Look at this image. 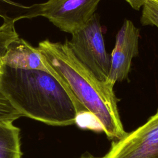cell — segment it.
Masks as SVG:
<instances>
[{
	"instance_id": "7a4b0ae2",
	"label": "cell",
	"mask_w": 158,
	"mask_h": 158,
	"mask_svg": "<svg viewBox=\"0 0 158 158\" xmlns=\"http://www.w3.org/2000/svg\"><path fill=\"white\" fill-rule=\"evenodd\" d=\"M0 88L23 117L53 126L76 123L78 112L74 102L49 72L2 65Z\"/></svg>"
},
{
	"instance_id": "6da1fadb",
	"label": "cell",
	"mask_w": 158,
	"mask_h": 158,
	"mask_svg": "<svg viewBox=\"0 0 158 158\" xmlns=\"http://www.w3.org/2000/svg\"><path fill=\"white\" fill-rule=\"evenodd\" d=\"M48 72L62 85L74 102L78 115L91 114L107 136L115 141L126 134L117 107L114 85L98 79L75 57L68 40L64 43L45 40L37 47Z\"/></svg>"
},
{
	"instance_id": "4fadbf2b",
	"label": "cell",
	"mask_w": 158,
	"mask_h": 158,
	"mask_svg": "<svg viewBox=\"0 0 158 158\" xmlns=\"http://www.w3.org/2000/svg\"><path fill=\"white\" fill-rule=\"evenodd\" d=\"M78 158H98V157H94V156L89 154V153H85L83 154H82L80 157Z\"/></svg>"
},
{
	"instance_id": "8992f818",
	"label": "cell",
	"mask_w": 158,
	"mask_h": 158,
	"mask_svg": "<svg viewBox=\"0 0 158 158\" xmlns=\"http://www.w3.org/2000/svg\"><path fill=\"white\" fill-rule=\"evenodd\" d=\"M102 158H158V109L143 125L112 142Z\"/></svg>"
},
{
	"instance_id": "30bf717a",
	"label": "cell",
	"mask_w": 158,
	"mask_h": 158,
	"mask_svg": "<svg viewBox=\"0 0 158 158\" xmlns=\"http://www.w3.org/2000/svg\"><path fill=\"white\" fill-rule=\"evenodd\" d=\"M141 22L143 25H151L158 28V1H146L143 6Z\"/></svg>"
},
{
	"instance_id": "277c9868",
	"label": "cell",
	"mask_w": 158,
	"mask_h": 158,
	"mask_svg": "<svg viewBox=\"0 0 158 158\" xmlns=\"http://www.w3.org/2000/svg\"><path fill=\"white\" fill-rule=\"evenodd\" d=\"M101 0H48L29 6L23 19L41 16L70 34L83 28L95 14Z\"/></svg>"
},
{
	"instance_id": "52a82bcc",
	"label": "cell",
	"mask_w": 158,
	"mask_h": 158,
	"mask_svg": "<svg viewBox=\"0 0 158 158\" xmlns=\"http://www.w3.org/2000/svg\"><path fill=\"white\" fill-rule=\"evenodd\" d=\"M139 29L130 20H125L118 31L110 54V68L107 82L115 85L128 78L132 59L139 52Z\"/></svg>"
},
{
	"instance_id": "7c38bea8",
	"label": "cell",
	"mask_w": 158,
	"mask_h": 158,
	"mask_svg": "<svg viewBox=\"0 0 158 158\" xmlns=\"http://www.w3.org/2000/svg\"><path fill=\"white\" fill-rule=\"evenodd\" d=\"M132 8L136 10H139L143 7L147 0H125Z\"/></svg>"
},
{
	"instance_id": "3957f363",
	"label": "cell",
	"mask_w": 158,
	"mask_h": 158,
	"mask_svg": "<svg viewBox=\"0 0 158 158\" xmlns=\"http://www.w3.org/2000/svg\"><path fill=\"white\" fill-rule=\"evenodd\" d=\"M69 46L75 57L102 81H107L110 68L99 17L94 14L83 28L72 34Z\"/></svg>"
},
{
	"instance_id": "8fae6325",
	"label": "cell",
	"mask_w": 158,
	"mask_h": 158,
	"mask_svg": "<svg viewBox=\"0 0 158 158\" xmlns=\"http://www.w3.org/2000/svg\"><path fill=\"white\" fill-rule=\"evenodd\" d=\"M21 117H23L22 114L12 105L0 88V120L14 121Z\"/></svg>"
},
{
	"instance_id": "9a60e30c",
	"label": "cell",
	"mask_w": 158,
	"mask_h": 158,
	"mask_svg": "<svg viewBox=\"0 0 158 158\" xmlns=\"http://www.w3.org/2000/svg\"><path fill=\"white\" fill-rule=\"evenodd\" d=\"M155 1H158V0H155Z\"/></svg>"
},
{
	"instance_id": "9c48e42d",
	"label": "cell",
	"mask_w": 158,
	"mask_h": 158,
	"mask_svg": "<svg viewBox=\"0 0 158 158\" xmlns=\"http://www.w3.org/2000/svg\"><path fill=\"white\" fill-rule=\"evenodd\" d=\"M28 10V6L10 0H0V17L5 20L16 22L22 19Z\"/></svg>"
},
{
	"instance_id": "5bb4252c",
	"label": "cell",
	"mask_w": 158,
	"mask_h": 158,
	"mask_svg": "<svg viewBox=\"0 0 158 158\" xmlns=\"http://www.w3.org/2000/svg\"><path fill=\"white\" fill-rule=\"evenodd\" d=\"M2 64L1 63V62L0 61V74L1 73V69H2Z\"/></svg>"
},
{
	"instance_id": "ba28073f",
	"label": "cell",
	"mask_w": 158,
	"mask_h": 158,
	"mask_svg": "<svg viewBox=\"0 0 158 158\" xmlns=\"http://www.w3.org/2000/svg\"><path fill=\"white\" fill-rule=\"evenodd\" d=\"M12 120H0V158H22L20 129Z\"/></svg>"
},
{
	"instance_id": "5b68a950",
	"label": "cell",
	"mask_w": 158,
	"mask_h": 158,
	"mask_svg": "<svg viewBox=\"0 0 158 158\" xmlns=\"http://www.w3.org/2000/svg\"><path fill=\"white\" fill-rule=\"evenodd\" d=\"M14 23L13 20H5L0 26V61L2 65L49 72L37 47L32 46L20 37Z\"/></svg>"
}]
</instances>
